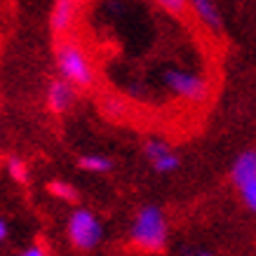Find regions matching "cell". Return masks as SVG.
Segmentation results:
<instances>
[{"instance_id":"1","label":"cell","mask_w":256,"mask_h":256,"mask_svg":"<svg viewBox=\"0 0 256 256\" xmlns=\"http://www.w3.org/2000/svg\"><path fill=\"white\" fill-rule=\"evenodd\" d=\"M170 230L164 214L158 207H144L134 216L132 228H130V240L141 252H162L167 244Z\"/></svg>"},{"instance_id":"2","label":"cell","mask_w":256,"mask_h":256,"mask_svg":"<svg viewBox=\"0 0 256 256\" xmlns=\"http://www.w3.org/2000/svg\"><path fill=\"white\" fill-rule=\"evenodd\" d=\"M56 68L62 73V78L70 80L76 87L80 90H87L92 87L94 82V68L90 56L85 54V50L73 42V40H66L56 47Z\"/></svg>"},{"instance_id":"3","label":"cell","mask_w":256,"mask_h":256,"mask_svg":"<svg viewBox=\"0 0 256 256\" xmlns=\"http://www.w3.org/2000/svg\"><path fill=\"white\" fill-rule=\"evenodd\" d=\"M162 85L170 90L174 96L178 99L193 101L200 104L210 96V82L190 70H181V68H167L162 73Z\"/></svg>"},{"instance_id":"4","label":"cell","mask_w":256,"mask_h":256,"mask_svg":"<svg viewBox=\"0 0 256 256\" xmlns=\"http://www.w3.org/2000/svg\"><path fill=\"white\" fill-rule=\"evenodd\" d=\"M101 238H104V228H101L99 218L94 216L90 210H76L68 218V240L70 244L80 252H92L99 247Z\"/></svg>"},{"instance_id":"5","label":"cell","mask_w":256,"mask_h":256,"mask_svg":"<svg viewBox=\"0 0 256 256\" xmlns=\"http://www.w3.org/2000/svg\"><path fill=\"white\" fill-rule=\"evenodd\" d=\"M73 101H76V85L70 80L62 78L50 82V87H47V108L52 113H59V116L66 113L73 106Z\"/></svg>"},{"instance_id":"6","label":"cell","mask_w":256,"mask_h":256,"mask_svg":"<svg viewBox=\"0 0 256 256\" xmlns=\"http://www.w3.org/2000/svg\"><path fill=\"white\" fill-rule=\"evenodd\" d=\"M146 158L148 162L153 164V170L160 172V174H170V172H174L178 167V158L176 153L172 150L164 141H148L146 144Z\"/></svg>"},{"instance_id":"7","label":"cell","mask_w":256,"mask_h":256,"mask_svg":"<svg viewBox=\"0 0 256 256\" xmlns=\"http://www.w3.org/2000/svg\"><path fill=\"white\" fill-rule=\"evenodd\" d=\"M80 0H56L54 10H52V16H50V24H52V31L54 33H66L73 24V16H76V8H78Z\"/></svg>"},{"instance_id":"8","label":"cell","mask_w":256,"mask_h":256,"mask_svg":"<svg viewBox=\"0 0 256 256\" xmlns=\"http://www.w3.org/2000/svg\"><path fill=\"white\" fill-rule=\"evenodd\" d=\"M230 178H233L235 186H242V184L256 178V150H244L235 160L233 170H230Z\"/></svg>"},{"instance_id":"9","label":"cell","mask_w":256,"mask_h":256,"mask_svg":"<svg viewBox=\"0 0 256 256\" xmlns=\"http://www.w3.org/2000/svg\"><path fill=\"white\" fill-rule=\"evenodd\" d=\"M190 10H193L195 16H198L207 28L221 31V14H218V10L214 8L212 0H190Z\"/></svg>"},{"instance_id":"10","label":"cell","mask_w":256,"mask_h":256,"mask_svg":"<svg viewBox=\"0 0 256 256\" xmlns=\"http://www.w3.org/2000/svg\"><path fill=\"white\" fill-rule=\"evenodd\" d=\"M80 170L85 172H94V174H104V172H110V160L106 156H82L78 160Z\"/></svg>"},{"instance_id":"11","label":"cell","mask_w":256,"mask_h":256,"mask_svg":"<svg viewBox=\"0 0 256 256\" xmlns=\"http://www.w3.org/2000/svg\"><path fill=\"white\" fill-rule=\"evenodd\" d=\"M50 193L54 195V198H59V200H66V202L78 200V190L70 186V184H66V181H52V184H50Z\"/></svg>"},{"instance_id":"12","label":"cell","mask_w":256,"mask_h":256,"mask_svg":"<svg viewBox=\"0 0 256 256\" xmlns=\"http://www.w3.org/2000/svg\"><path fill=\"white\" fill-rule=\"evenodd\" d=\"M8 174L14 178L16 184H26L28 181V167L22 158H10L8 160Z\"/></svg>"},{"instance_id":"13","label":"cell","mask_w":256,"mask_h":256,"mask_svg":"<svg viewBox=\"0 0 256 256\" xmlns=\"http://www.w3.org/2000/svg\"><path fill=\"white\" fill-rule=\"evenodd\" d=\"M156 2L172 16H184L186 10H190V0H156Z\"/></svg>"},{"instance_id":"14","label":"cell","mask_w":256,"mask_h":256,"mask_svg":"<svg viewBox=\"0 0 256 256\" xmlns=\"http://www.w3.org/2000/svg\"><path fill=\"white\" fill-rule=\"evenodd\" d=\"M238 188H240V195H242V200H244V204L256 214V178H252V181H247V184H242Z\"/></svg>"},{"instance_id":"15","label":"cell","mask_w":256,"mask_h":256,"mask_svg":"<svg viewBox=\"0 0 256 256\" xmlns=\"http://www.w3.org/2000/svg\"><path fill=\"white\" fill-rule=\"evenodd\" d=\"M45 247H40V244H33V247H26L22 252V256H45Z\"/></svg>"},{"instance_id":"16","label":"cell","mask_w":256,"mask_h":256,"mask_svg":"<svg viewBox=\"0 0 256 256\" xmlns=\"http://www.w3.org/2000/svg\"><path fill=\"white\" fill-rule=\"evenodd\" d=\"M8 221H5V218H2V221H0V240H8Z\"/></svg>"}]
</instances>
